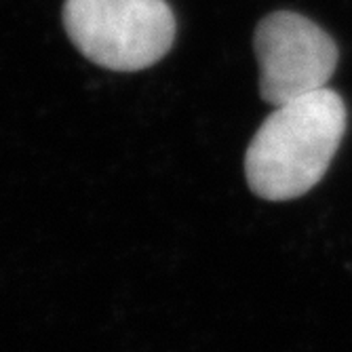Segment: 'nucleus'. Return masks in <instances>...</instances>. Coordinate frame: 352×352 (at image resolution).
Wrapping results in <instances>:
<instances>
[{
    "label": "nucleus",
    "instance_id": "obj_1",
    "mask_svg": "<svg viewBox=\"0 0 352 352\" xmlns=\"http://www.w3.org/2000/svg\"><path fill=\"white\" fill-rule=\"evenodd\" d=\"M344 133L346 106L333 89L276 106L245 154L251 192L272 203L304 197L327 173Z\"/></svg>",
    "mask_w": 352,
    "mask_h": 352
},
{
    "label": "nucleus",
    "instance_id": "obj_2",
    "mask_svg": "<svg viewBox=\"0 0 352 352\" xmlns=\"http://www.w3.org/2000/svg\"><path fill=\"white\" fill-rule=\"evenodd\" d=\"M63 25L87 59L116 72L154 66L175 41L167 0H66Z\"/></svg>",
    "mask_w": 352,
    "mask_h": 352
},
{
    "label": "nucleus",
    "instance_id": "obj_3",
    "mask_svg": "<svg viewBox=\"0 0 352 352\" xmlns=\"http://www.w3.org/2000/svg\"><path fill=\"white\" fill-rule=\"evenodd\" d=\"M260 63V95L274 106L321 91L338 66V47L327 32L294 11L266 15L253 36Z\"/></svg>",
    "mask_w": 352,
    "mask_h": 352
}]
</instances>
